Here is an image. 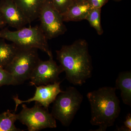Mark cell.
Segmentation results:
<instances>
[{
    "instance_id": "20",
    "label": "cell",
    "mask_w": 131,
    "mask_h": 131,
    "mask_svg": "<svg viewBox=\"0 0 131 131\" xmlns=\"http://www.w3.org/2000/svg\"><path fill=\"white\" fill-rule=\"evenodd\" d=\"M108 0H88L87 2L91 5L93 8H101Z\"/></svg>"
},
{
    "instance_id": "7",
    "label": "cell",
    "mask_w": 131,
    "mask_h": 131,
    "mask_svg": "<svg viewBox=\"0 0 131 131\" xmlns=\"http://www.w3.org/2000/svg\"><path fill=\"white\" fill-rule=\"evenodd\" d=\"M39 18V26L48 40L63 35L67 31L62 15L54 7L51 0L45 2Z\"/></svg>"
},
{
    "instance_id": "17",
    "label": "cell",
    "mask_w": 131,
    "mask_h": 131,
    "mask_svg": "<svg viewBox=\"0 0 131 131\" xmlns=\"http://www.w3.org/2000/svg\"><path fill=\"white\" fill-rule=\"evenodd\" d=\"M10 85H16L13 76L5 68L0 66V87Z\"/></svg>"
},
{
    "instance_id": "11",
    "label": "cell",
    "mask_w": 131,
    "mask_h": 131,
    "mask_svg": "<svg viewBox=\"0 0 131 131\" xmlns=\"http://www.w3.org/2000/svg\"><path fill=\"white\" fill-rule=\"evenodd\" d=\"M30 24L39 18L46 0H13Z\"/></svg>"
},
{
    "instance_id": "14",
    "label": "cell",
    "mask_w": 131,
    "mask_h": 131,
    "mask_svg": "<svg viewBox=\"0 0 131 131\" xmlns=\"http://www.w3.org/2000/svg\"><path fill=\"white\" fill-rule=\"evenodd\" d=\"M18 47L14 44H8L0 39V66L5 68L11 62Z\"/></svg>"
},
{
    "instance_id": "9",
    "label": "cell",
    "mask_w": 131,
    "mask_h": 131,
    "mask_svg": "<svg viewBox=\"0 0 131 131\" xmlns=\"http://www.w3.org/2000/svg\"><path fill=\"white\" fill-rule=\"evenodd\" d=\"M61 82L58 81L47 85L38 86L34 85L36 88L35 94L32 97L25 101L20 100L17 95L13 98L15 103V111L19 105L22 103L37 102L42 106L48 109L49 105L53 103L59 94L62 92L60 88Z\"/></svg>"
},
{
    "instance_id": "13",
    "label": "cell",
    "mask_w": 131,
    "mask_h": 131,
    "mask_svg": "<svg viewBox=\"0 0 131 131\" xmlns=\"http://www.w3.org/2000/svg\"><path fill=\"white\" fill-rule=\"evenodd\" d=\"M116 89L121 91L123 103L131 106V72L123 71L119 74L115 82Z\"/></svg>"
},
{
    "instance_id": "12",
    "label": "cell",
    "mask_w": 131,
    "mask_h": 131,
    "mask_svg": "<svg viewBox=\"0 0 131 131\" xmlns=\"http://www.w3.org/2000/svg\"><path fill=\"white\" fill-rule=\"evenodd\" d=\"M93 8L88 2H74L66 12L62 15L63 21H80L86 19Z\"/></svg>"
},
{
    "instance_id": "16",
    "label": "cell",
    "mask_w": 131,
    "mask_h": 131,
    "mask_svg": "<svg viewBox=\"0 0 131 131\" xmlns=\"http://www.w3.org/2000/svg\"><path fill=\"white\" fill-rule=\"evenodd\" d=\"M101 8H93L86 18L90 26L96 30L99 35H102L103 33L101 24Z\"/></svg>"
},
{
    "instance_id": "1",
    "label": "cell",
    "mask_w": 131,
    "mask_h": 131,
    "mask_svg": "<svg viewBox=\"0 0 131 131\" xmlns=\"http://www.w3.org/2000/svg\"><path fill=\"white\" fill-rule=\"evenodd\" d=\"M56 52L66 78L70 83L81 86L91 77L93 66L86 40L79 39Z\"/></svg>"
},
{
    "instance_id": "4",
    "label": "cell",
    "mask_w": 131,
    "mask_h": 131,
    "mask_svg": "<svg viewBox=\"0 0 131 131\" xmlns=\"http://www.w3.org/2000/svg\"><path fill=\"white\" fill-rule=\"evenodd\" d=\"M83 97L77 88L70 86L60 93L53 103L51 113L64 126L71 124L80 109Z\"/></svg>"
},
{
    "instance_id": "6",
    "label": "cell",
    "mask_w": 131,
    "mask_h": 131,
    "mask_svg": "<svg viewBox=\"0 0 131 131\" xmlns=\"http://www.w3.org/2000/svg\"><path fill=\"white\" fill-rule=\"evenodd\" d=\"M35 102V105L30 108L23 104L21 112L17 114V120L26 126L29 131L56 128V119L51 113H49L48 109Z\"/></svg>"
},
{
    "instance_id": "22",
    "label": "cell",
    "mask_w": 131,
    "mask_h": 131,
    "mask_svg": "<svg viewBox=\"0 0 131 131\" xmlns=\"http://www.w3.org/2000/svg\"><path fill=\"white\" fill-rule=\"evenodd\" d=\"M88 0H74V2L81 3L87 2Z\"/></svg>"
},
{
    "instance_id": "21",
    "label": "cell",
    "mask_w": 131,
    "mask_h": 131,
    "mask_svg": "<svg viewBox=\"0 0 131 131\" xmlns=\"http://www.w3.org/2000/svg\"><path fill=\"white\" fill-rule=\"evenodd\" d=\"M6 25L5 21H4L2 15L0 13V28L4 27Z\"/></svg>"
},
{
    "instance_id": "19",
    "label": "cell",
    "mask_w": 131,
    "mask_h": 131,
    "mask_svg": "<svg viewBox=\"0 0 131 131\" xmlns=\"http://www.w3.org/2000/svg\"><path fill=\"white\" fill-rule=\"evenodd\" d=\"M118 130L121 131H131V114L129 113L126 115L124 125L118 129Z\"/></svg>"
},
{
    "instance_id": "3",
    "label": "cell",
    "mask_w": 131,
    "mask_h": 131,
    "mask_svg": "<svg viewBox=\"0 0 131 131\" xmlns=\"http://www.w3.org/2000/svg\"><path fill=\"white\" fill-rule=\"evenodd\" d=\"M0 39L10 41L18 47L39 49L49 57L52 54L48 39L39 26L25 27L15 31L5 28L0 30Z\"/></svg>"
},
{
    "instance_id": "8",
    "label": "cell",
    "mask_w": 131,
    "mask_h": 131,
    "mask_svg": "<svg viewBox=\"0 0 131 131\" xmlns=\"http://www.w3.org/2000/svg\"><path fill=\"white\" fill-rule=\"evenodd\" d=\"M46 61L40 60L33 71L30 80L31 86L47 85L59 81V75L63 72L58 65L52 54Z\"/></svg>"
},
{
    "instance_id": "5",
    "label": "cell",
    "mask_w": 131,
    "mask_h": 131,
    "mask_svg": "<svg viewBox=\"0 0 131 131\" xmlns=\"http://www.w3.org/2000/svg\"><path fill=\"white\" fill-rule=\"evenodd\" d=\"M35 48L18 47L13 58L5 69L13 76L16 85L29 80L36 66L40 60Z\"/></svg>"
},
{
    "instance_id": "23",
    "label": "cell",
    "mask_w": 131,
    "mask_h": 131,
    "mask_svg": "<svg viewBox=\"0 0 131 131\" xmlns=\"http://www.w3.org/2000/svg\"><path fill=\"white\" fill-rule=\"evenodd\" d=\"M113 1H115L119 2L120 1H122V0H113Z\"/></svg>"
},
{
    "instance_id": "2",
    "label": "cell",
    "mask_w": 131,
    "mask_h": 131,
    "mask_svg": "<svg viewBox=\"0 0 131 131\" xmlns=\"http://www.w3.org/2000/svg\"><path fill=\"white\" fill-rule=\"evenodd\" d=\"M113 87L105 86L89 92L87 97L90 105V122L99 128L96 131H105L113 126L121 112L120 100Z\"/></svg>"
},
{
    "instance_id": "10",
    "label": "cell",
    "mask_w": 131,
    "mask_h": 131,
    "mask_svg": "<svg viewBox=\"0 0 131 131\" xmlns=\"http://www.w3.org/2000/svg\"><path fill=\"white\" fill-rule=\"evenodd\" d=\"M0 13L6 25L16 30L30 24L25 15L13 0H1Z\"/></svg>"
},
{
    "instance_id": "15",
    "label": "cell",
    "mask_w": 131,
    "mask_h": 131,
    "mask_svg": "<svg viewBox=\"0 0 131 131\" xmlns=\"http://www.w3.org/2000/svg\"><path fill=\"white\" fill-rule=\"evenodd\" d=\"M17 120V114L7 110L0 114V131H24L16 128L15 123Z\"/></svg>"
},
{
    "instance_id": "18",
    "label": "cell",
    "mask_w": 131,
    "mask_h": 131,
    "mask_svg": "<svg viewBox=\"0 0 131 131\" xmlns=\"http://www.w3.org/2000/svg\"><path fill=\"white\" fill-rule=\"evenodd\" d=\"M56 9L61 15L64 14L74 3V0H51Z\"/></svg>"
}]
</instances>
